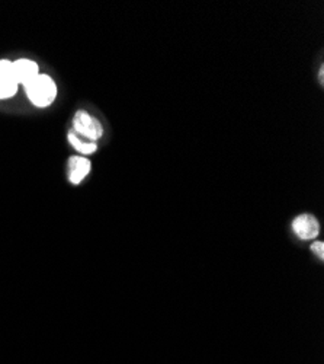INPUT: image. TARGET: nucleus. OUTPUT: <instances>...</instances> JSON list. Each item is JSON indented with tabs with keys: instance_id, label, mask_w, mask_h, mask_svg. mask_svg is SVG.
Wrapping results in <instances>:
<instances>
[{
	"instance_id": "1",
	"label": "nucleus",
	"mask_w": 324,
	"mask_h": 364,
	"mask_svg": "<svg viewBox=\"0 0 324 364\" xmlns=\"http://www.w3.org/2000/svg\"><path fill=\"white\" fill-rule=\"evenodd\" d=\"M24 87L29 101L39 108L51 105L57 96V86L48 75H38Z\"/></svg>"
},
{
	"instance_id": "2",
	"label": "nucleus",
	"mask_w": 324,
	"mask_h": 364,
	"mask_svg": "<svg viewBox=\"0 0 324 364\" xmlns=\"http://www.w3.org/2000/svg\"><path fill=\"white\" fill-rule=\"evenodd\" d=\"M73 133L96 143V140H99L104 135V127H102L98 119L82 110L78 111L75 119H73Z\"/></svg>"
},
{
	"instance_id": "3",
	"label": "nucleus",
	"mask_w": 324,
	"mask_h": 364,
	"mask_svg": "<svg viewBox=\"0 0 324 364\" xmlns=\"http://www.w3.org/2000/svg\"><path fill=\"white\" fill-rule=\"evenodd\" d=\"M19 83L9 60H0V99H9L18 92Z\"/></svg>"
},
{
	"instance_id": "4",
	"label": "nucleus",
	"mask_w": 324,
	"mask_h": 364,
	"mask_svg": "<svg viewBox=\"0 0 324 364\" xmlns=\"http://www.w3.org/2000/svg\"><path fill=\"white\" fill-rule=\"evenodd\" d=\"M292 230L296 232V235L300 239H313L318 236L320 232V225L317 222V218L312 214H301L298 216L296 220L292 222Z\"/></svg>"
},
{
	"instance_id": "5",
	"label": "nucleus",
	"mask_w": 324,
	"mask_h": 364,
	"mask_svg": "<svg viewBox=\"0 0 324 364\" xmlns=\"http://www.w3.org/2000/svg\"><path fill=\"white\" fill-rule=\"evenodd\" d=\"M15 76L19 85L25 86L29 82H33L39 75V67L35 62L29 60V58H19L17 62H12Z\"/></svg>"
},
{
	"instance_id": "6",
	"label": "nucleus",
	"mask_w": 324,
	"mask_h": 364,
	"mask_svg": "<svg viewBox=\"0 0 324 364\" xmlns=\"http://www.w3.org/2000/svg\"><path fill=\"white\" fill-rule=\"evenodd\" d=\"M91 160L83 156H73L69 159V181L79 185L91 172Z\"/></svg>"
},
{
	"instance_id": "7",
	"label": "nucleus",
	"mask_w": 324,
	"mask_h": 364,
	"mask_svg": "<svg viewBox=\"0 0 324 364\" xmlns=\"http://www.w3.org/2000/svg\"><path fill=\"white\" fill-rule=\"evenodd\" d=\"M69 141L70 144L75 148L79 153L82 155H92L98 150V144L96 143H92V141H83L79 136H76L73 131H70L69 133Z\"/></svg>"
},
{
	"instance_id": "8",
	"label": "nucleus",
	"mask_w": 324,
	"mask_h": 364,
	"mask_svg": "<svg viewBox=\"0 0 324 364\" xmlns=\"http://www.w3.org/2000/svg\"><path fill=\"white\" fill-rule=\"evenodd\" d=\"M312 250H313L314 254H317V257H318L320 259L324 258V243H323V242H316V243H313Z\"/></svg>"
},
{
	"instance_id": "9",
	"label": "nucleus",
	"mask_w": 324,
	"mask_h": 364,
	"mask_svg": "<svg viewBox=\"0 0 324 364\" xmlns=\"http://www.w3.org/2000/svg\"><path fill=\"white\" fill-rule=\"evenodd\" d=\"M323 78H324V69L321 67L320 71H318V79H320V83L323 85Z\"/></svg>"
}]
</instances>
